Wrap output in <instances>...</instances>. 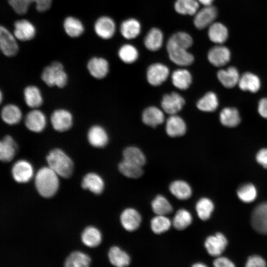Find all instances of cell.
Instances as JSON below:
<instances>
[{
    "label": "cell",
    "instance_id": "47",
    "mask_svg": "<svg viewBox=\"0 0 267 267\" xmlns=\"http://www.w3.org/2000/svg\"><path fill=\"white\" fill-rule=\"evenodd\" d=\"M239 199L245 203H250L255 200L257 195V189L252 183H246L240 186L237 191Z\"/></svg>",
    "mask_w": 267,
    "mask_h": 267
},
{
    "label": "cell",
    "instance_id": "43",
    "mask_svg": "<svg viewBox=\"0 0 267 267\" xmlns=\"http://www.w3.org/2000/svg\"><path fill=\"white\" fill-rule=\"evenodd\" d=\"M195 209L199 218L203 221H206L210 218L214 210V205L210 199L204 197L197 201Z\"/></svg>",
    "mask_w": 267,
    "mask_h": 267
},
{
    "label": "cell",
    "instance_id": "50",
    "mask_svg": "<svg viewBox=\"0 0 267 267\" xmlns=\"http://www.w3.org/2000/svg\"><path fill=\"white\" fill-rule=\"evenodd\" d=\"M245 267H267V264L263 257L254 255L248 257Z\"/></svg>",
    "mask_w": 267,
    "mask_h": 267
},
{
    "label": "cell",
    "instance_id": "32",
    "mask_svg": "<svg viewBox=\"0 0 267 267\" xmlns=\"http://www.w3.org/2000/svg\"><path fill=\"white\" fill-rule=\"evenodd\" d=\"M208 35L212 42L221 44L226 41L228 31L226 27L222 23H213L209 27Z\"/></svg>",
    "mask_w": 267,
    "mask_h": 267
},
{
    "label": "cell",
    "instance_id": "40",
    "mask_svg": "<svg viewBox=\"0 0 267 267\" xmlns=\"http://www.w3.org/2000/svg\"><path fill=\"white\" fill-rule=\"evenodd\" d=\"M124 160L142 167L146 162L143 152L137 147L130 146L123 151Z\"/></svg>",
    "mask_w": 267,
    "mask_h": 267
},
{
    "label": "cell",
    "instance_id": "24",
    "mask_svg": "<svg viewBox=\"0 0 267 267\" xmlns=\"http://www.w3.org/2000/svg\"><path fill=\"white\" fill-rule=\"evenodd\" d=\"M186 127L183 120L176 115L169 117L166 124V132L167 134L173 137L180 136L186 132Z\"/></svg>",
    "mask_w": 267,
    "mask_h": 267
},
{
    "label": "cell",
    "instance_id": "52",
    "mask_svg": "<svg viewBox=\"0 0 267 267\" xmlns=\"http://www.w3.org/2000/svg\"><path fill=\"white\" fill-rule=\"evenodd\" d=\"M256 160L264 168H267V148L260 150L256 155Z\"/></svg>",
    "mask_w": 267,
    "mask_h": 267
},
{
    "label": "cell",
    "instance_id": "55",
    "mask_svg": "<svg viewBox=\"0 0 267 267\" xmlns=\"http://www.w3.org/2000/svg\"><path fill=\"white\" fill-rule=\"evenodd\" d=\"M200 4H202L204 6L212 5L214 0H197Z\"/></svg>",
    "mask_w": 267,
    "mask_h": 267
},
{
    "label": "cell",
    "instance_id": "8",
    "mask_svg": "<svg viewBox=\"0 0 267 267\" xmlns=\"http://www.w3.org/2000/svg\"><path fill=\"white\" fill-rule=\"evenodd\" d=\"M227 245V240L221 232L208 236L204 243L208 253L215 257L220 256L225 250Z\"/></svg>",
    "mask_w": 267,
    "mask_h": 267
},
{
    "label": "cell",
    "instance_id": "14",
    "mask_svg": "<svg viewBox=\"0 0 267 267\" xmlns=\"http://www.w3.org/2000/svg\"><path fill=\"white\" fill-rule=\"evenodd\" d=\"M169 74V70L166 66L161 63H155L148 67L147 79L150 85L157 86L165 82Z\"/></svg>",
    "mask_w": 267,
    "mask_h": 267
},
{
    "label": "cell",
    "instance_id": "21",
    "mask_svg": "<svg viewBox=\"0 0 267 267\" xmlns=\"http://www.w3.org/2000/svg\"><path fill=\"white\" fill-rule=\"evenodd\" d=\"M217 77L223 87L230 89L238 85L240 76L237 69L230 66L220 70L217 73Z\"/></svg>",
    "mask_w": 267,
    "mask_h": 267
},
{
    "label": "cell",
    "instance_id": "29",
    "mask_svg": "<svg viewBox=\"0 0 267 267\" xmlns=\"http://www.w3.org/2000/svg\"><path fill=\"white\" fill-rule=\"evenodd\" d=\"M219 119L221 124L225 127H236L240 122L241 118L238 110L234 107H225L220 113Z\"/></svg>",
    "mask_w": 267,
    "mask_h": 267
},
{
    "label": "cell",
    "instance_id": "4",
    "mask_svg": "<svg viewBox=\"0 0 267 267\" xmlns=\"http://www.w3.org/2000/svg\"><path fill=\"white\" fill-rule=\"evenodd\" d=\"M166 47L169 57L174 63L179 66H188L193 62L194 57L187 48L170 39L168 40Z\"/></svg>",
    "mask_w": 267,
    "mask_h": 267
},
{
    "label": "cell",
    "instance_id": "20",
    "mask_svg": "<svg viewBox=\"0 0 267 267\" xmlns=\"http://www.w3.org/2000/svg\"><path fill=\"white\" fill-rule=\"evenodd\" d=\"M141 31L140 22L134 18H129L123 21L120 26V32L125 39L133 40L137 37Z\"/></svg>",
    "mask_w": 267,
    "mask_h": 267
},
{
    "label": "cell",
    "instance_id": "18",
    "mask_svg": "<svg viewBox=\"0 0 267 267\" xmlns=\"http://www.w3.org/2000/svg\"><path fill=\"white\" fill-rule=\"evenodd\" d=\"M87 138L91 146L97 148L105 146L108 142V136L106 131L99 125L92 126L89 129Z\"/></svg>",
    "mask_w": 267,
    "mask_h": 267
},
{
    "label": "cell",
    "instance_id": "41",
    "mask_svg": "<svg viewBox=\"0 0 267 267\" xmlns=\"http://www.w3.org/2000/svg\"><path fill=\"white\" fill-rule=\"evenodd\" d=\"M151 208L156 215L166 216L173 211V207L168 199L163 195H158L152 200Z\"/></svg>",
    "mask_w": 267,
    "mask_h": 267
},
{
    "label": "cell",
    "instance_id": "56",
    "mask_svg": "<svg viewBox=\"0 0 267 267\" xmlns=\"http://www.w3.org/2000/svg\"><path fill=\"white\" fill-rule=\"evenodd\" d=\"M191 267H208L203 263H197L193 264Z\"/></svg>",
    "mask_w": 267,
    "mask_h": 267
},
{
    "label": "cell",
    "instance_id": "26",
    "mask_svg": "<svg viewBox=\"0 0 267 267\" xmlns=\"http://www.w3.org/2000/svg\"><path fill=\"white\" fill-rule=\"evenodd\" d=\"M24 99L26 105L32 109H37L43 103V97L40 89L34 85L26 87L23 91Z\"/></svg>",
    "mask_w": 267,
    "mask_h": 267
},
{
    "label": "cell",
    "instance_id": "54",
    "mask_svg": "<svg viewBox=\"0 0 267 267\" xmlns=\"http://www.w3.org/2000/svg\"><path fill=\"white\" fill-rule=\"evenodd\" d=\"M258 111L261 117L267 119V97L260 100L258 104Z\"/></svg>",
    "mask_w": 267,
    "mask_h": 267
},
{
    "label": "cell",
    "instance_id": "45",
    "mask_svg": "<svg viewBox=\"0 0 267 267\" xmlns=\"http://www.w3.org/2000/svg\"><path fill=\"white\" fill-rule=\"evenodd\" d=\"M172 223V222L166 216L156 215L151 220L150 226L154 233L161 234L168 230Z\"/></svg>",
    "mask_w": 267,
    "mask_h": 267
},
{
    "label": "cell",
    "instance_id": "17",
    "mask_svg": "<svg viewBox=\"0 0 267 267\" xmlns=\"http://www.w3.org/2000/svg\"><path fill=\"white\" fill-rule=\"evenodd\" d=\"M15 37L21 41L32 40L35 36L36 29L33 24L26 19L16 21L13 31Z\"/></svg>",
    "mask_w": 267,
    "mask_h": 267
},
{
    "label": "cell",
    "instance_id": "30",
    "mask_svg": "<svg viewBox=\"0 0 267 267\" xmlns=\"http://www.w3.org/2000/svg\"><path fill=\"white\" fill-rule=\"evenodd\" d=\"M164 119L163 112L155 106H151L146 108L143 112L142 115V120L143 123L153 127L163 123Z\"/></svg>",
    "mask_w": 267,
    "mask_h": 267
},
{
    "label": "cell",
    "instance_id": "16",
    "mask_svg": "<svg viewBox=\"0 0 267 267\" xmlns=\"http://www.w3.org/2000/svg\"><path fill=\"white\" fill-rule=\"evenodd\" d=\"M120 222L126 230L133 231L140 226L141 217L135 209L131 208H127L121 214Z\"/></svg>",
    "mask_w": 267,
    "mask_h": 267
},
{
    "label": "cell",
    "instance_id": "10",
    "mask_svg": "<svg viewBox=\"0 0 267 267\" xmlns=\"http://www.w3.org/2000/svg\"><path fill=\"white\" fill-rule=\"evenodd\" d=\"M217 14V8L212 5L204 6L194 15L193 24L197 29H203L213 23Z\"/></svg>",
    "mask_w": 267,
    "mask_h": 267
},
{
    "label": "cell",
    "instance_id": "1",
    "mask_svg": "<svg viewBox=\"0 0 267 267\" xmlns=\"http://www.w3.org/2000/svg\"><path fill=\"white\" fill-rule=\"evenodd\" d=\"M35 184L40 195L44 198L51 197L59 188L58 176L49 167H42L36 175Z\"/></svg>",
    "mask_w": 267,
    "mask_h": 267
},
{
    "label": "cell",
    "instance_id": "36",
    "mask_svg": "<svg viewBox=\"0 0 267 267\" xmlns=\"http://www.w3.org/2000/svg\"><path fill=\"white\" fill-rule=\"evenodd\" d=\"M219 103L217 94L213 91H209L197 101L196 105L198 109L202 111L211 112L217 109Z\"/></svg>",
    "mask_w": 267,
    "mask_h": 267
},
{
    "label": "cell",
    "instance_id": "23",
    "mask_svg": "<svg viewBox=\"0 0 267 267\" xmlns=\"http://www.w3.org/2000/svg\"><path fill=\"white\" fill-rule=\"evenodd\" d=\"M81 186L95 194H101L104 190V182L102 178L94 173L87 174L83 178Z\"/></svg>",
    "mask_w": 267,
    "mask_h": 267
},
{
    "label": "cell",
    "instance_id": "35",
    "mask_svg": "<svg viewBox=\"0 0 267 267\" xmlns=\"http://www.w3.org/2000/svg\"><path fill=\"white\" fill-rule=\"evenodd\" d=\"M197 0H176L174 9L177 13L183 15H194L199 10Z\"/></svg>",
    "mask_w": 267,
    "mask_h": 267
},
{
    "label": "cell",
    "instance_id": "34",
    "mask_svg": "<svg viewBox=\"0 0 267 267\" xmlns=\"http://www.w3.org/2000/svg\"><path fill=\"white\" fill-rule=\"evenodd\" d=\"M81 239L85 245L89 247H95L99 245L101 242V233L97 228L89 226L83 231Z\"/></svg>",
    "mask_w": 267,
    "mask_h": 267
},
{
    "label": "cell",
    "instance_id": "9",
    "mask_svg": "<svg viewBox=\"0 0 267 267\" xmlns=\"http://www.w3.org/2000/svg\"><path fill=\"white\" fill-rule=\"evenodd\" d=\"M94 29L100 38L108 40L112 38L116 31V25L114 20L108 16L98 18L95 22Z\"/></svg>",
    "mask_w": 267,
    "mask_h": 267
},
{
    "label": "cell",
    "instance_id": "48",
    "mask_svg": "<svg viewBox=\"0 0 267 267\" xmlns=\"http://www.w3.org/2000/svg\"><path fill=\"white\" fill-rule=\"evenodd\" d=\"M174 42L189 48L193 44V39L191 35L184 31H178L173 34L169 38Z\"/></svg>",
    "mask_w": 267,
    "mask_h": 267
},
{
    "label": "cell",
    "instance_id": "15",
    "mask_svg": "<svg viewBox=\"0 0 267 267\" xmlns=\"http://www.w3.org/2000/svg\"><path fill=\"white\" fill-rule=\"evenodd\" d=\"M185 103L184 98L177 92L165 94L161 101V107L163 110L171 115L179 112Z\"/></svg>",
    "mask_w": 267,
    "mask_h": 267
},
{
    "label": "cell",
    "instance_id": "22",
    "mask_svg": "<svg viewBox=\"0 0 267 267\" xmlns=\"http://www.w3.org/2000/svg\"><path fill=\"white\" fill-rule=\"evenodd\" d=\"M163 42V33L157 27H153L148 31L143 41L145 47L152 51L159 50L162 47Z\"/></svg>",
    "mask_w": 267,
    "mask_h": 267
},
{
    "label": "cell",
    "instance_id": "37",
    "mask_svg": "<svg viewBox=\"0 0 267 267\" xmlns=\"http://www.w3.org/2000/svg\"><path fill=\"white\" fill-rule=\"evenodd\" d=\"M173 84L180 89H187L192 82L190 73L186 69H180L175 70L172 75Z\"/></svg>",
    "mask_w": 267,
    "mask_h": 267
},
{
    "label": "cell",
    "instance_id": "11",
    "mask_svg": "<svg viewBox=\"0 0 267 267\" xmlns=\"http://www.w3.org/2000/svg\"><path fill=\"white\" fill-rule=\"evenodd\" d=\"M0 48L2 53L12 57L18 51V45L16 38L5 27H0Z\"/></svg>",
    "mask_w": 267,
    "mask_h": 267
},
{
    "label": "cell",
    "instance_id": "33",
    "mask_svg": "<svg viewBox=\"0 0 267 267\" xmlns=\"http://www.w3.org/2000/svg\"><path fill=\"white\" fill-rule=\"evenodd\" d=\"M169 190L174 196L180 200L187 199L192 194V189L189 184L182 180L173 181L170 185Z\"/></svg>",
    "mask_w": 267,
    "mask_h": 267
},
{
    "label": "cell",
    "instance_id": "38",
    "mask_svg": "<svg viewBox=\"0 0 267 267\" xmlns=\"http://www.w3.org/2000/svg\"><path fill=\"white\" fill-rule=\"evenodd\" d=\"M90 259L87 254L74 251L66 258L64 267H89Z\"/></svg>",
    "mask_w": 267,
    "mask_h": 267
},
{
    "label": "cell",
    "instance_id": "6",
    "mask_svg": "<svg viewBox=\"0 0 267 267\" xmlns=\"http://www.w3.org/2000/svg\"><path fill=\"white\" fill-rule=\"evenodd\" d=\"M251 222L257 232L267 234V202L258 205L251 215Z\"/></svg>",
    "mask_w": 267,
    "mask_h": 267
},
{
    "label": "cell",
    "instance_id": "28",
    "mask_svg": "<svg viewBox=\"0 0 267 267\" xmlns=\"http://www.w3.org/2000/svg\"><path fill=\"white\" fill-rule=\"evenodd\" d=\"M238 85L243 91L255 93L260 89L261 82L259 77L256 74L246 72L240 76Z\"/></svg>",
    "mask_w": 267,
    "mask_h": 267
},
{
    "label": "cell",
    "instance_id": "2",
    "mask_svg": "<svg viewBox=\"0 0 267 267\" xmlns=\"http://www.w3.org/2000/svg\"><path fill=\"white\" fill-rule=\"evenodd\" d=\"M48 165L58 176L69 178L73 171V163L71 158L61 149L54 148L47 154Z\"/></svg>",
    "mask_w": 267,
    "mask_h": 267
},
{
    "label": "cell",
    "instance_id": "3",
    "mask_svg": "<svg viewBox=\"0 0 267 267\" xmlns=\"http://www.w3.org/2000/svg\"><path fill=\"white\" fill-rule=\"evenodd\" d=\"M41 79L49 87L61 88L67 84L68 76L63 65L59 62L54 61L44 69Z\"/></svg>",
    "mask_w": 267,
    "mask_h": 267
},
{
    "label": "cell",
    "instance_id": "42",
    "mask_svg": "<svg viewBox=\"0 0 267 267\" xmlns=\"http://www.w3.org/2000/svg\"><path fill=\"white\" fill-rule=\"evenodd\" d=\"M192 217L190 213L186 209L178 210L175 214L172 224L178 230H183L192 222Z\"/></svg>",
    "mask_w": 267,
    "mask_h": 267
},
{
    "label": "cell",
    "instance_id": "12",
    "mask_svg": "<svg viewBox=\"0 0 267 267\" xmlns=\"http://www.w3.org/2000/svg\"><path fill=\"white\" fill-rule=\"evenodd\" d=\"M13 179L19 183L29 181L34 175L32 165L28 161L20 160L14 163L11 170Z\"/></svg>",
    "mask_w": 267,
    "mask_h": 267
},
{
    "label": "cell",
    "instance_id": "31",
    "mask_svg": "<svg viewBox=\"0 0 267 267\" xmlns=\"http://www.w3.org/2000/svg\"><path fill=\"white\" fill-rule=\"evenodd\" d=\"M108 258L111 264L116 267H127L131 261L129 255L117 246L110 249Z\"/></svg>",
    "mask_w": 267,
    "mask_h": 267
},
{
    "label": "cell",
    "instance_id": "49",
    "mask_svg": "<svg viewBox=\"0 0 267 267\" xmlns=\"http://www.w3.org/2000/svg\"><path fill=\"white\" fill-rule=\"evenodd\" d=\"M9 3L14 11L18 14H25L30 5L34 0H8Z\"/></svg>",
    "mask_w": 267,
    "mask_h": 267
},
{
    "label": "cell",
    "instance_id": "19",
    "mask_svg": "<svg viewBox=\"0 0 267 267\" xmlns=\"http://www.w3.org/2000/svg\"><path fill=\"white\" fill-rule=\"evenodd\" d=\"M87 69L91 76L101 79L107 75L109 71V64L105 59L94 57L88 61Z\"/></svg>",
    "mask_w": 267,
    "mask_h": 267
},
{
    "label": "cell",
    "instance_id": "39",
    "mask_svg": "<svg viewBox=\"0 0 267 267\" xmlns=\"http://www.w3.org/2000/svg\"><path fill=\"white\" fill-rule=\"evenodd\" d=\"M63 27L67 35L72 38L80 36L84 31V27L81 21L72 16L65 18Z\"/></svg>",
    "mask_w": 267,
    "mask_h": 267
},
{
    "label": "cell",
    "instance_id": "5",
    "mask_svg": "<svg viewBox=\"0 0 267 267\" xmlns=\"http://www.w3.org/2000/svg\"><path fill=\"white\" fill-rule=\"evenodd\" d=\"M50 120L54 130L59 132L69 130L73 123L72 113L69 110L63 108L54 110L50 116Z\"/></svg>",
    "mask_w": 267,
    "mask_h": 267
},
{
    "label": "cell",
    "instance_id": "44",
    "mask_svg": "<svg viewBox=\"0 0 267 267\" xmlns=\"http://www.w3.org/2000/svg\"><path fill=\"white\" fill-rule=\"evenodd\" d=\"M119 171L125 176L133 178L140 177L142 173V167L123 160L119 164Z\"/></svg>",
    "mask_w": 267,
    "mask_h": 267
},
{
    "label": "cell",
    "instance_id": "7",
    "mask_svg": "<svg viewBox=\"0 0 267 267\" xmlns=\"http://www.w3.org/2000/svg\"><path fill=\"white\" fill-rule=\"evenodd\" d=\"M24 122L29 131L39 133L44 130L47 121L44 112L38 109H33L26 115Z\"/></svg>",
    "mask_w": 267,
    "mask_h": 267
},
{
    "label": "cell",
    "instance_id": "46",
    "mask_svg": "<svg viewBox=\"0 0 267 267\" xmlns=\"http://www.w3.org/2000/svg\"><path fill=\"white\" fill-rule=\"evenodd\" d=\"M118 55L124 62L132 63L137 60L138 52L134 46L130 44H125L120 48Z\"/></svg>",
    "mask_w": 267,
    "mask_h": 267
},
{
    "label": "cell",
    "instance_id": "25",
    "mask_svg": "<svg viewBox=\"0 0 267 267\" xmlns=\"http://www.w3.org/2000/svg\"><path fill=\"white\" fill-rule=\"evenodd\" d=\"M17 146L13 137L4 136L0 142V159L4 162L11 161L16 154Z\"/></svg>",
    "mask_w": 267,
    "mask_h": 267
},
{
    "label": "cell",
    "instance_id": "27",
    "mask_svg": "<svg viewBox=\"0 0 267 267\" xmlns=\"http://www.w3.org/2000/svg\"><path fill=\"white\" fill-rule=\"evenodd\" d=\"M1 118L5 124L15 125L19 123L22 117L20 108L15 104H8L4 105L1 110Z\"/></svg>",
    "mask_w": 267,
    "mask_h": 267
},
{
    "label": "cell",
    "instance_id": "53",
    "mask_svg": "<svg viewBox=\"0 0 267 267\" xmlns=\"http://www.w3.org/2000/svg\"><path fill=\"white\" fill-rule=\"evenodd\" d=\"M36 5V9L40 12L47 10L51 6L52 0H34Z\"/></svg>",
    "mask_w": 267,
    "mask_h": 267
},
{
    "label": "cell",
    "instance_id": "13",
    "mask_svg": "<svg viewBox=\"0 0 267 267\" xmlns=\"http://www.w3.org/2000/svg\"><path fill=\"white\" fill-rule=\"evenodd\" d=\"M229 49L223 45H218L212 47L208 51L207 57L213 65L221 67L226 64L230 59Z\"/></svg>",
    "mask_w": 267,
    "mask_h": 267
},
{
    "label": "cell",
    "instance_id": "51",
    "mask_svg": "<svg viewBox=\"0 0 267 267\" xmlns=\"http://www.w3.org/2000/svg\"><path fill=\"white\" fill-rule=\"evenodd\" d=\"M214 267H235L234 264L228 258L219 256L216 257L213 262Z\"/></svg>",
    "mask_w": 267,
    "mask_h": 267
}]
</instances>
